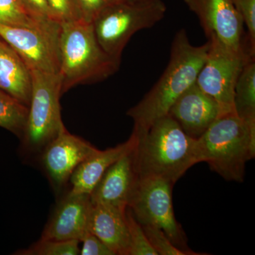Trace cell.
Segmentation results:
<instances>
[{
	"instance_id": "cell-12",
	"label": "cell",
	"mask_w": 255,
	"mask_h": 255,
	"mask_svg": "<svg viewBox=\"0 0 255 255\" xmlns=\"http://www.w3.org/2000/svg\"><path fill=\"white\" fill-rule=\"evenodd\" d=\"M136 144L106 171L90 194L92 204L128 206L140 179L137 167Z\"/></svg>"
},
{
	"instance_id": "cell-17",
	"label": "cell",
	"mask_w": 255,
	"mask_h": 255,
	"mask_svg": "<svg viewBox=\"0 0 255 255\" xmlns=\"http://www.w3.org/2000/svg\"><path fill=\"white\" fill-rule=\"evenodd\" d=\"M0 90L26 106L31 96V70L20 55L0 38Z\"/></svg>"
},
{
	"instance_id": "cell-28",
	"label": "cell",
	"mask_w": 255,
	"mask_h": 255,
	"mask_svg": "<svg viewBox=\"0 0 255 255\" xmlns=\"http://www.w3.org/2000/svg\"><path fill=\"white\" fill-rule=\"evenodd\" d=\"M82 255H116L103 241L90 231L82 238Z\"/></svg>"
},
{
	"instance_id": "cell-8",
	"label": "cell",
	"mask_w": 255,
	"mask_h": 255,
	"mask_svg": "<svg viewBox=\"0 0 255 255\" xmlns=\"http://www.w3.org/2000/svg\"><path fill=\"white\" fill-rule=\"evenodd\" d=\"M174 184L159 177L140 178L128 207L142 226L162 230L172 243L182 251L188 248L185 233L174 216L172 204Z\"/></svg>"
},
{
	"instance_id": "cell-22",
	"label": "cell",
	"mask_w": 255,
	"mask_h": 255,
	"mask_svg": "<svg viewBox=\"0 0 255 255\" xmlns=\"http://www.w3.org/2000/svg\"><path fill=\"white\" fill-rule=\"evenodd\" d=\"M127 217L130 236L129 255H158L151 246L142 225L135 219L128 207Z\"/></svg>"
},
{
	"instance_id": "cell-1",
	"label": "cell",
	"mask_w": 255,
	"mask_h": 255,
	"mask_svg": "<svg viewBox=\"0 0 255 255\" xmlns=\"http://www.w3.org/2000/svg\"><path fill=\"white\" fill-rule=\"evenodd\" d=\"M209 46V41L202 46H193L185 29L176 33L164 73L145 97L127 112L133 120L132 131L142 135L156 121L168 114L179 96L195 83Z\"/></svg>"
},
{
	"instance_id": "cell-15",
	"label": "cell",
	"mask_w": 255,
	"mask_h": 255,
	"mask_svg": "<svg viewBox=\"0 0 255 255\" xmlns=\"http://www.w3.org/2000/svg\"><path fill=\"white\" fill-rule=\"evenodd\" d=\"M127 208L92 204L89 231L103 241L116 255H129L130 251Z\"/></svg>"
},
{
	"instance_id": "cell-24",
	"label": "cell",
	"mask_w": 255,
	"mask_h": 255,
	"mask_svg": "<svg viewBox=\"0 0 255 255\" xmlns=\"http://www.w3.org/2000/svg\"><path fill=\"white\" fill-rule=\"evenodd\" d=\"M55 21L61 23L82 19L75 0H47Z\"/></svg>"
},
{
	"instance_id": "cell-11",
	"label": "cell",
	"mask_w": 255,
	"mask_h": 255,
	"mask_svg": "<svg viewBox=\"0 0 255 255\" xmlns=\"http://www.w3.org/2000/svg\"><path fill=\"white\" fill-rule=\"evenodd\" d=\"M99 149L82 137L73 135L64 128L42 151L41 162L55 189L66 185L79 164Z\"/></svg>"
},
{
	"instance_id": "cell-27",
	"label": "cell",
	"mask_w": 255,
	"mask_h": 255,
	"mask_svg": "<svg viewBox=\"0 0 255 255\" xmlns=\"http://www.w3.org/2000/svg\"><path fill=\"white\" fill-rule=\"evenodd\" d=\"M115 0H75L82 18L92 23L101 11Z\"/></svg>"
},
{
	"instance_id": "cell-16",
	"label": "cell",
	"mask_w": 255,
	"mask_h": 255,
	"mask_svg": "<svg viewBox=\"0 0 255 255\" xmlns=\"http://www.w3.org/2000/svg\"><path fill=\"white\" fill-rule=\"evenodd\" d=\"M137 135L134 132L128 140L105 150H99L87 157L74 171L70 177L72 194L90 195L109 167L135 145Z\"/></svg>"
},
{
	"instance_id": "cell-19",
	"label": "cell",
	"mask_w": 255,
	"mask_h": 255,
	"mask_svg": "<svg viewBox=\"0 0 255 255\" xmlns=\"http://www.w3.org/2000/svg\"><path fill=\"white\" fill-rule=\"evenodd\" d=\"M28 115V107L0 90V127L22 138Z\"/></svg>"
},
{
	"instance_id": "cell-5",
	"label": "cell",
	"mask_w": 255,
	"mask_h": 255,
	"mask_svg": "<svg viewBox=\"0 0 255 255\" xmlns=\"http://www.w3.org/2000/svg\"><path fill=\"white\" fill-rule=\"evenodd\" d=\"M166 11L167 6L162 0H115L101 11L92 26L102 49L121 62L131 37L155 26Z\"/></svg>"
},
{
	"instance_id": "cell-20",
	"label": "cell",
	"mask_w": 255,
	"mask_h": 255,
	"mask_svg": "<svg viewBox=\"0 0 255 255\" xmlns=\"http://www.w3.org/2000/svg\"><path fill=\"white\" fill-rule=\"evenodd\" d=\"M80 241L40 239L26 249L16 252L18 255H78L80 254Z\"/></svg>"
},
{
	"instance_id": "cell-21",
	"label": "cell",
	"mask_w": 255,
	"mask_h": 255,
	"mask_svg": "<svg viewBox=\"0 0 255 255\" xmlns=\"http://www.w3.org/2000/svg\"><path fill=\"white\" fill-rule=\"evenodd\" d=\"M39 23L28 16L18 0H0V25L33 27Z\"/></svg>"
},
{
	"instance_id": "cell-10",
	"label": "cell",
	"mask_w": 255,
	"mask_h": 255,
	"mask_svg": "<svg viewBox=\"0 0 255 255\" xmlns=\"http://www.w3.org/2000/svg\"><path fill=\"white\" fill-rule=\"evenodd\" d=\"M200 21L207 38L215 36L229 48L255 54L245 36L244 23L232 0H184Z\"/></svg>"
},
{
	"instance_id": "cell-6",
	"label": "cell",
	"mask_w": 255,
	"mask_h": 255,
	"mask_svg": "<svg viewBox=\"0 0 255 255\" xmlns=\"http://www.w3.org/2000/svg\"><path fill=\"white\" fill-rule=\"evenodd\" d=\"M31 101L21 140L24 153L36 155L41 153L65 126L60 114V74L31 70Z\"/></svg>"
},
{
	"instance_id": "cell-14",
	"label": "cell",
	"mask_w": 255,
	"mask_h": 255,
	"mask_svg": "<svg viewBox=\"0 0 255 255\" xmlns=\"http://www.w3.org/2000/svg\"><path fill=\"white\" fill-rule=\"evenodd\" d=\"M92 206L90 195L69 192L47 223L41 239L80 242L89 232Z\"/></svg>"
},
{
	"instance_id": "cell-9",
	"label": "cell",
	"mask_w": 255,
	"mask_h": 255,
	"mask_svg": "<svg viewBox=\"0 0 255 255\" xmlns=\"http://www.w3.org/2000/svg\"><path fill=\"white\" fill-rule=\"evenodd\" d=\"M61 24L43 21L33 27L0 25V38L20 55L30 70L59 73Z\"/></svg>"
},
{
	"instance_id": "cell-23",
	"label": "cell",
	"mask_w": 255,
	"mask_h": 255,
	"mask_svg": "<svg viewBox=\"0 0 255 255\" xmlns=\"http://www.w3.org/2000/svg\"><path fill=\"white\" fill-rule=\"evenodd\" d=\"M146 236L158 255H196L201 253L187 252L179 249L174 246L170 239L159 228L151 226H142Z\"/></svg>"
},
{
	"instance_id": "cell-4",
	"label": "cell",
	"mask_w": 255,
	"mask_h": 255,
	"mask_svg": "<svg viewBox=\"0 0 255 255\" xmlns=\"http://www.w3.org/2000/svg\"><path fill=\"white\" fill-rule=\"evenodd\" d=\"M59 58L61 95L76 85L106 80L121 64L102 49L92 23L83 19L61 23Z\"/></svg>"
},
{
	"instance_id": "cell-26",
	"label": "cell",
	"mask_w": 255,
	"mask_h": 255,
	"mask_svg": "<svg viewBox=\"0 0 255 255\" xmlns=\"http://www.w3.org/2000/svg\"><path fill=\"white\" fill-rule=\"evenodd\" d=\"M18 1L25 12L36 22L55 21L47 0H18Z\"/></svg>"
},
{
	"instance_id": "cell-25",
	"label": "cell",
	"mask_w": 255,
	"mask_h": 255,
	"mask_svg": "<svg viewBox=\"0 0 255 255\" xmlns=\"http://www.w3.org/2000/svg\"><path fill=\"white\" fill-rule=\"evenodd\" d=\"M235 7L241 15L248 28L247 38L255 50V0H232Z\"/></svg>"
},
{
	"instance_id": "cell-13",
	"label": "cell",
	"mask_w": 255,
	"mask_h": 255,
	"mask_svg": "<svg viewBox=\"0 0 255 255\" xmlns=\"http://www.w3.org/2000/svg\"><path fill=\"white\" fill-rule=\"evenodd\" d=\"M189 136L197 139L221 117L219 105L193 84L176 100L168 113Z\"/></svg>"
},
{
	"instance_id": "cell-18",
	"label": "cell",
	"mask_w": 255,
	"mask_h": 255,
	"mask_svg": "<svg viewBox=\"0 0 255 255\" xmlns=\"http://www.w3.org/2000/svg\"><path fill=\"white\" fill-rule=\"evenodd\" d=\"M234 105L240 117L255 119V58L247 62L240 74L235 88Z\"/></svg>"
},
{
	"instance_id": "cell-2",
	"label": "cell",
	"mask_w": 255,
	"mask_h": 255,
	"mask_svg": "<svg viewBox=\"0 0 255 255\" xmlns=\"http://www.w3.org/2000/svg\"><path fill=\"white\" fill-rule=\"evenodd\" d=\"M135 134L140 178H162L174 184L199 163L196 139L188 135L168 114L156 121L142 135Z\"/></svg>"
},
{
	"instance_id": "cell-7",
	"label": "cell",
	"mask_w": 255,
	"mask_h": 255,
	"mask_svg": "<svg viewBox=\"0 0 255 255\" xmlns=\"http://www.w3.org/2000/svg\"><path fill=\"white\" fill-rule=\"evenodd\" d=\"M209 49L196 83L212 97L221 109V116L236 112L235 88L243 67L255 58L248 50H236L223 44L216 37L210 36Z\"/></svg>"
},
{
	"instance_id": "cell-3",
	"label": "cell",
	"mask_w": 255,
	"mask_h": 255,
	"mask_svg": "<svg viewBox=\"0 0 255 255\" xmlns=\"http://www.w3.org/2000/svg\"><path fill=\"white\" fill-rule=\"evenodd\" d=\"M198 162H206L223 179L243 182L247 162L255 156V119L236 112L216 119L196 139Z\"/></svg>"
}]
</instances>
